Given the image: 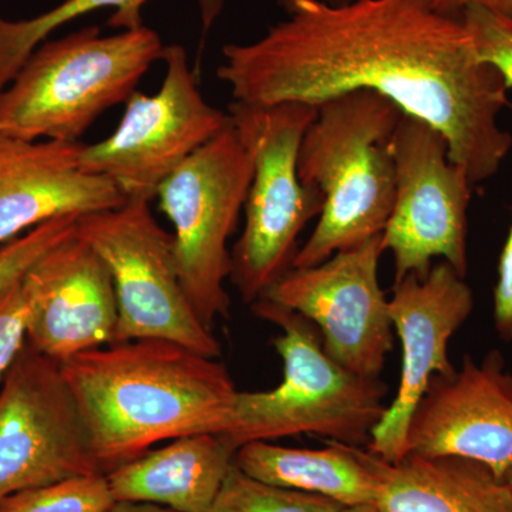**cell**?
<instances>
[{
  "instance_id": "7",
  "label": "cell",
  "mask_w": 512,
  "mask_h": 512,
  "mask_svg": "<svg viewBox=\"0 0 512 512\" xmlns=\"http://www.w3.org/2000/svg\"><path fill=\"white\" fill-rule=\"evenodd\" d=\"M252 173L251 156L231 120L227 130L192 154L157 191L161 210L174 225L181 285L210 330L218 319L229 318L228 241L244 210Z\"/></svg>"
},
{
  "instance_id": "8",
  "label": "cell",
  "mask_w": 512,
  "mask_h": 512,
  "mask_svg": "<svg viewBox=\"0 0 512 512\" xmlns=\"http://www.w3.org/2000/svg\"><path fill=\"white\" fill-rule=\"evenodd\" d=\"M77 235L113 276L119 305L114 343L164 339L212 359L221 355L220 342L198 318L181 285L174 235L158 225L150 202L127 200L113 210L82 215Z\"/></svg>"
},
{
  "instance_id": "22",
  "label": "cell",
  "mask_w": 512,
  "mask_h": 512,
  "mask_svg": "<svg viewBox=\"0 0 512 512\" xmlns=\"http://www.w3.org/2000/svg\"><path fill=\"white\" fill-rule=\"evenodd\" d=\"M116 503L106 474H92L9 495L0 512H109Z\"/></svg>"
},
{
  "instance_id": "27",
  "label": "cell",
  "mask_w": 512,
  "mask_h": 512,
  "mask_svg": "<svg viewBox=\"0 0 512 512\" xmlns=\"http://www.w3.org/2000/svg\"><path fill=\"white\" fill-rule=\"evenodd\" d=\"M430 3L437 12L451 18H460L464 9L473 5L483 6L512 18V0H430Z\"/></svg>"
},
{
  "instance_id": "18",
  "label": "cell",
  "mask_w": 512,
  "mask_h": 512,
  "mask_svg": "<svg viewBox=\"0 0 512 512\" xmlns=\"http://www.w3.org/2000/svg\"><path fill=\"white\" fill-rule=\"evenodd\" d=\"M237 451L217 434L180 437L107 473L117 503L211 512Z\"/></svg>"
},
{
  "instance_id": "19",
  "label": "cell",
  "mask_w": 512,
  "mask_h": 512,
  "mask_svg": "<svg viewBox=\"0 0 512 512\" xmlns=\"http://www.w3.org/2000/svg\"><path fill=\"white\" fill-rule=\"evenodd\" d=\"M234 461L249 477L275 487L320 495L343 507L376 503V478L360 447L330 441L312 450L251 441L238 448Z\"/></svg>"
},
{
  "instance_id": "6",
  "label": "cell",
  "mask_w": 512,
  "mask_h": 512,
  "mask_svg": "<svg viewBox=\"0 0 512 512\" xmlns=\"http://www.w3.org/2000/svg\"><path fill=\"white\" fill-rule=\"evenodd\" d=\"M228 114L254 168L229 278L252 305L291 271L303 229L323 210L322 192L303 184L298 173L303 134L318 110L305 103L256 107L232 101Z\"/></svg>"
},
{
  "instance_id": "11",
  "label": "cell",
  "mask_w": 512,
  "mask_h": 512,
  "mask_svg": "<svg viewBox=\"0 0 512 512\" xmlns=\"http://www.w3.org/2000/svg\"><path fill=\"white\" fill-rule=\"evenodd\" d=\"M104 474L62 367L26 340L0 390V500Z\"/></svg>"
},
{
  "instance_id": "10",
  "label": "cell",
  "mask_w": 512,
  "mask_h": 512,
  "mask_svg": "<svg viewBox=\"0 0 512 512\" xmlns=\"http://www.w3.org/2000/svg\"><path fill=\"white\" fill-rule=\"evenodd\" d=\"M392 151L396 195L382 242L393 255L394 282L410 274L426 278L436 258L467 278L473 184L450 160L446 137L426 121L404 114Z\"/></svg>"
},
{
  "instance_id": "26",
  "label": "cell",
  "mask_w": 512,
  "mask_h": 512,
  "mask_svg": "<svg viewBox=\"0 0 512 512\" xmlns=\"http://www.w3.org/2000/svg\"><path fill=\"white\" fill-rule=\"evenodd\" d=\"M493 316L498 336L512 343V221L498 259Z\"/></svg>"
},
{
  "instance_id": "14",
  "label": "cell",
  "mask_w": 512,
  "mask_h": 512,
  "mask_svg": "<svg viewBox=\"0 0 512 512\" xmlns=\"http://www.w3.org/2000/svg\"><path fill=\"white\" fill-rule=\"evenodd\" d=\"M407 453L478 461L503 478L512 466V373L500 350L464 355L436 375L414 409Z\"/></svg>"
},
{
  "instance_id": "16",
  "label": "cell",
  "mask_w": 512,
  "mask_h": 512,
  "mask_svg": "<svg viewBox=\"0 0 512 512\" xmlns=\"http://www.w3.org/2000/svg\"><path fill=\"white\" fill-rule=\"evenodd\" d=\"M83 147L0 133V242L64 215L82 217L127 201L109 178L84 170Z\"/></svg>"
},
{
  "instance_id": "17",
  "label": "cell",
  "mask_w": 512,
  "mask_h": 512,
  "mask_svg": "<svg viewBox=\"0 0 512 512\" xmlns=\"http://www.w3.org/2000/svg\"><path fill=\"white\" fill-rule=\"evenodd\" d=\"M376 478V505L383 512H512L503 478L478 461L407 453L389 463L360 447Z\"/></svg>"
},
{
  "instance_id": "12",
  "label": "cell",
  "mask_w": 512,
  "mask_h": 512,
  "mask_svg": "<svg viewBox=\"0 0 512 512\" xmlns=\"http://www.w3.org/2000/svg\"><path fill=\"white\" fill-rule=\"evenodd\" d=\"M382 234L322 264L292 268L264 299L313 323L326 353L360 377L379 379L394 346L389 296L379 281Z\"/></svg>"
},
{
  "instance_id": "25",
  "label": "cell",
  "mask_w": 512,
  "mask_h": 512,
  "mask_svg": "<svg viewBox=\"0 0 512 512\" xmlns=\"http://www.w3.org/2000/svg\"><path fill=\"white\" fill-rule=\"evenodd\" d=\"M30 296L22 278L0 292V380L28 340Z\"/></svg>"
},
{
  "instance_id": "1",
  "label": "cell",
  "mask_w": 512,
  "mask_h": 512,
  "mask_svg": "<svg viewBox=\"0 0 512 512\" xmlns=\"http://www.w3.org/2000/svg\"><path fill=\"white\" fill-rule=\"evenodd\" d=\"M285 19L261 39L224 46L218 79L248 106H318L370 90L446 137L450 160L474 185L500 171L512 134L500 126L508 104L503 76L478 59L461 18L430 0H281Z\"/></svg>"
},
{
  "instance_id": "31",
  "label": "cell",
  "mask_w": 512,
  "mask_h": 512,
  "mask_svg": "<svg viewBox=\"0 0 512 512\" xmlns=\"http://www.w3.org/2000/svg\"><path fill=\"white\" fill-rule=\"evenodd\" d=\"M504 481L508 484L512 493V466L508 468L507 474L504 476Z\"/></svg>"
},
{
  "instance_id": "9",
  "label": "cell",
  "mask_w": 512,
  "mask_h": 512,
  "mask_svg": "<svg viewBox=\"0 0 512 512\" xmlns=\"http://www.w3.org/2000/svg\"><path fill=\"white\" fill-rule=\"evenodd\" d=\"M163 60L160 90L134 93L116 131L84 144L80 156L84 170L109 178L126 200L153 201L178 167L231 126V116L202 96L184 47H165Z\"/></svg>"
},
{
  "instance_id": "4",
  "label": "cell",
  "mask_w": 512,
  "mask_h": 512,
  "mask_svg": "<svg viewBox=\"0 0 512 512\" xmlns=\"http://www.w3.org/2000/svg\"><path fill=\"white\" fill-rule=\"evenodd\" d=\"M251 308L282 330L272 343L284 363V379L266 392L238 390L231 426L221 439L235 451L251 441L301 434L366 448L386 410L389 386L380 377H360L336 363L318 329L298 312L269 299Z\"/></svg>"
},
{
  "instance_id": "2",
  "label": "cell",
  "mask_w": 512,
  "mask_h": 512,
  "mask_svg": "<svg viewBox=\"0 0 512 512\" xmlns=\"http://www.w3.org/2000/svg\"><path fill=\"white\" fill-rule=\"evenodd\" d=\"M60 367L104 474L153 444L231 426L238 389L227 367L170 340L114 343Z\"/></svg>"
},
{
  "instance_id": "32",
  "label": "cell",
  "mask_w": 512,
  "mask_h": 512,
  "mask_svg": "<svg viewBox=\"0 0 512 512\" xmlns=\"http://www.w3.org/2000/svg\"><path fill=\"white\" fill-rule=\"evenodd\" d=\"M0 133H2V130H0Z\"/></svg>"
},
{
  "instance_id": "13",
  "label": "cell",
  "mask_w": 512,
  "mask_h": 512,
  "mask_svg": "<svg viewBox=\"0 0 512 512\" xmlns=\"http://www.w3.org/2000/svg\"><path fill=\"white\" fill-rule=\"evenodd\" d=\"M473 309V289L447 262L434 264L426 278L410 274L394 282L389 313L402 343V373L396 396L373 430L367 451L389 463L406 456L414 409L434 376L456 370L448 345Z\"/></svg>"
},
{
  "instance_id": "28",
  "label": "cell",
  "mask_w": 512,
  "mask_h": 512,
  "mask_svg": "<svg viewBox=\"0 0 512 512\" xmlns=\"http://www.w3.org/2000/svg\"><path fill=\"white\" fill-rule=\"evenodd\" d=\"M325 2L330 3V5L340 6L348 5V3L355 2V0H325ZM198 3H200L204 32H208V29L211 28L214 20L218 18V15H220L224 0H198Z\"/></svg>"
},
{
  "instance_id": "23",
  "label": "cell",
  "mask_w": 512,
  "mask_h": 512,
  "mask_svg": "<svg viewBox=\"0 0 512 512\" xmlns=\"http://www.w3.org/2000/svg\"><path fill=\"white\" fill-rule=\"evenodd\" d=\"M77 220L79 217L76 215H64L6 242L0 248V292L22 278L46 252L72 237L77 229Z\"/></svg>"
},
{
  "instance_id": "15",
  "label": "cell",
  "mask_w": 512,
  "mask_h": 512,
  "mask_svg": "<svg viewBox=\"0 0 512 512\" xmlns=\"http://www.w3.org/2000/svg\"><path fill=\"white\" fill-rule=\"evenodd\" d=\"M30 296L28 343L63 363L113 345L119 322L109 266L76 232L23 275Z\"/></svg>"
},
{
  "instance_id": "5",
  "label": "cell",
  "mask_w": 512,
  "mask_h": 512,
  "mask_svg": "<svg viewBox=\"0 0 512 512\" xmlns=\"http://www.w3.org/2000/svg\"><path fill=\"white\" fill-rule=\"evenodd\" d=\"M164 50L144 25L110 36L90 26L43 42L0 94V130L76 143L101 114L127 103Z\"/></svg>"
},
{
  "instance_id": "29",
  "label": "cell",
  "mask_w": 512,
  "mask_h": 512,
  "mask_svg": "<svg viewBox=\"0 0 512 512\" xmlns=\"http://www.w3.org/2000/svg\"><path fill=\"white\" fill-rule=\"evenodd\" d=\"M109 512H175L167 507L161 505L147 504V503H130V501H123V503H116Z\"/></svg>"
},
{
  "instance_id": "24",
  "label": "cell",
  "mask_w": 512,
  "mask_h": 512,
  "mask_svg": "<svg viewBox=\"0 0 512 512\" xmlns=\"http://www.w3.org/2000/svg\"><path fill=\"white\" fill-rule=\"evenodd\" d=\"M460 18L473 37L478 59L491 64L503 76L507 89H512L511 16L473 5L464 9Z\"/></svg>"
},
{
  "instance_id": "30",
  "label": "cell",
  "mask_w": 512,
  "mask_h": 512,
  "mask_svg": "<svg viewBox=\"0 0 512 512\" xmlns=\"http://www.w3.org/2000/svg\"><path fill=\"white\" fill-rule=\"evenodd\" d=\"M339 512H383L376 504L355 505V507H343Z\"/></svg>"
},
{
  "instance_id": "3",
  "label": "cell",
  "mask_w": 512,
  "mask_h": 512,
  "mask_svg": "<svg viewBox=\"0 0 512 512\" xmlns=\"http://www.w3.org/2000/svg\"><path fill=\"white\" fill-rule=\"evenodd\" d=\"M316 110L303 134L298 173L325 204L292 268L322 264L383 234L396 195L392 140L403 111L370 90L338 94Z\"/></svg>"
},
{
  "instance_id": "20",
  "label": "cell",
  "mask_w": 512,
  "mask_h": 512,
  "mask_svg": "<svg viewBox=\"0 0 512 512\" xmlns=\"http://www.w3.org/2000/svg\"><path fill=\"white\" fill-rule=\"evenodd\" d=\"M148 0H64L55 9L29 20L0 18V94L9 86L37 46L60 26L99 9H114L111 28L131 30L143 26L141 9Z\"/></svg>"
},
{
  "instance_id": "21",
  "label": "cell",
  "mask_w": 512,
  "mask_h": 512,
  "mask_svg": "<svg viewBox=\"0 0 512 512\" xmlns=\"http://www.w3.org/2000/svg\"><path fill=\"white\" fill-rule=\"evenodd\" d=\"M343 505L320 495L262 483L232 463L211 512H339Z\"/></svg>"
}]
</instances>
